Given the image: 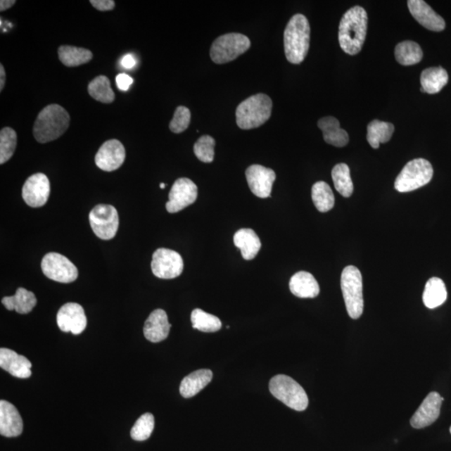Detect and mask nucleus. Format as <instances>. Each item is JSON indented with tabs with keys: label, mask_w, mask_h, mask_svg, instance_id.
Instances as JSON below:
<instances>
[{
	"label": "nucleus",
	"mask_w": 451,
	"mask_h": 451,
	"mask_svg": "<svg viewBox=\"0 0 451 451\" xmlns=\"http://www.w3.org/2000/svg\"><path fill=\"white\" fill-rule=\"evenodd\" d=\"M368 29V15L364 8L355 6L342 17L338 42L348 55L355 56L363 47Z\"/></svg>",
	"instance_id": "obj_1"
},
{
	"label": "nucleus",
	"mask_w": 451,
	"mask_h": 451,
	"mask_svg": "<svg viewBox=\"0 0 451 451\" xmlns=\"http://www.w3.org/2000/svg\"><path fill=\"white\" fill-rule=\"evenodd\" d=\"M284 52L290 63H302L310 50V25L305 15L298 13L290 19L284 35Z\"/></svg>",
	"instance_id": "obj_2"
},
{
	"label": "nucleus",
	"mask_w": 451,
	"mask_h": 451,
	"mask_svg": "<svg viewBox=\"0 0 451 451\" xmlns=\"http://www.w3.org/2000/svg\"><path fill=\"white\" fill-rule=\"evenodd\" d=\"M70 122V115L61 106L51 104L44 107L34 125L35 140L44 144L58 139L68 129Z\"/></svg>",
	"instance_id": "obj_3"
},
{
	"label": "nucleus",
	"mask_w": 451,
	"mask_h": 451,
	"mask_svg": "<svg viewBox=\"0 0 451 451\" xmlns=\"http://www.w3.org/2000/svg\"><path fill=\"white\" fill-rule=\"evenodd\" d=\"M272 109V101L265 94L250 96L236 108V125L243 129L261 127L270 118Z\"/></svg>",
	"instance_id": "obj_4"
},
{
	"label": "nucleus",
	"mask_w": 451,
	"mask_h": 451,
	"mask_svg": "<svg viewBox=\"0 0 451 451\" xmlns=\"http://www.w3.org/2000/svg\"><path fill=\"white\" fill-rule=\"evenodd\" d=\"M271 394L297 412H303L309 405V398L303 388L291 377L276 375L269 383Z\"/></svg>",
	"instance_id": "obj_5"
},
{
	"label": "nucleus",
	"mask_w": 451,
	"mask_h": 451,
	"mask_svg": "<svg viewBox=\"0 0 451 451\" xmlns=\"http://www.w3.org/2000/svg\"><path fill=\"white\" fill-rule=\"evenodd\" d=\"M341 288L348 315L358 319L364 312L363 279L356 267L348 266L343 269Z\"/></svg>",
	"instance_id": "obj_6"
},
{
	"label": "nucleus",
	"mask_w": 451,
	"mask_h": 451,
	"mask_svg": "<svg viewBox=\"0 0 451 451\" xmlns=\"http://www.w3.org/2000/svg\"><path fill=\"white\" fill-rule=\"evenodd\" d=\"M433 167L423 158L410 160L397 177L395 189L400 193H409L426 186L432 179Z\"/></svg>",
	"instance_id": "obj_7"
},
{
	"label": "nucleus",
	"mask_w": 451,
	"mask_h": 451,
	"mask_svg": "<svg viewBox=\"0 0 451 451\" xmlns=\"http://www.w3.org/2000/svg\"><path fill=\"white\" fill-rule=\"evenodd\" d=\"M250 46L251 42L246 35L239 33L226 34L214 40L210 56L214 63L227 64L243 55Z\"/></svg>",
	"instance_id": "obj_8"
},
{
	"label": "nucleus",
	"mask_w": 451,
	"mask_h": 451,
	"mask_svg": "<svg viewBox=\"0 0 451 451\" xmlns=\"http://www.w3.org/2000/svg\"><path fill=\"white\" fill-rule=\"evenodd\" d=\"M89 220L94 234L102 240L113 239L117 234L119 215L117 210L111 205H97L91 210Z\"/></svg>",
	"instance_id": "obj_9"
},
{
	"label": "nucleus",
	"mask_w": 451,
	"mask_h": 451,
	"mask_svg": "<svg viewBox=\"0 0 451 451\" xmlns=\"http://www.w3.org/2000/svg\"><path fill=\"white\" fill-rule=\"evenodd\" d=\"M43 274L56 282L70 284L78 278L77 267L68 258L57 253H47L42 259Z\"/></svg>",
	"instance_id": "obj_10"
},
{
	"label": "nucleus",
	"mask_w": 451,
	"mask_h": 451,
	"mask_svg": "<svg viewBox=\"0 0 451 451\" xmlns=\"http://www.w3.org/2000/svg\"><path fill=\"white\" fill-rule=\"evenodd\" d=\"M184 262L179 253L167 248H159L153 253L151 270L162 279H173L182 274Z\"/></svg>",
	"instance_id": "obj_11"
},
{
	"label": "nucleus",
	"mask_w": 451,
	"mask_h": 451,
	"mask_svg": "<svg viewBox=\"0 0 451 451\" xmlns=\"http://www.w3.org/2000/svg\"><path fill=\"white\" fill-rule=\"evenodd\" d=\"M198 190L195 183L189 178L177 179L169 193L166 208L170 213H177L190 206L198 198Z\"/></svg>",
	"instance_id": "obj_12"
},
{
	"label": "nucleus",
	"mask_w": 451,
	"mask_h": 451,
	"mask_svg": "<svg viewBox=\"0 0 451 451\" xmlns=\"http://www.w3.org/2000/svg\"><path fill=\"white\" fill-rule=\"evenodd\" d=\"M51 195V183L44 173H37L26 180L22 189V196L31 208H42L48 202Z\"/></svg>",
	"instance_id": "obj_13"
},
{
	"label": "nucleus",
	"mask_w": 451,
	"mask_h": 451,
	"mask_svg": "<svg viewBox=\"0 0 451 451\" xmlns=\"http://www.w3.org/2000/svg\"><path fill=\"white\" fill-rule=\"evenodd\" d=\"M57 324L61 331L72 333L77 336L84 332L87 325V319L82 305L75 303H65L58 312Z\"/></svg>",
	"instance_id": "obj_14"
},
{
	"label": "nucleus",
	"mask_w": 451,
	"mask_h": 451,
	"mask_svg": "<svg viewBox=\"0 0 451 451\" xmlns=\"http://www.w3.org/2000/svg\"><path fill=\"white\" fill-rule=\"evenodd\" d=\"M246 177L249 189L254 195L260 198H269L276 179L274 170L261 165H252L246 171Z\"/></svg>",
	"instance_id": "obj_15"
},
{
	"label": "nucleus",
	"mask_w": 451,
	"mask_h": 451,
	"mask_svg": "<svg viewBox=\"0 0 451 451\" xmlns=\"http://www.w3.org/2000/svg\"><path fill=\"white\" fill-rule=\"evenodd\" d=\"M126 159V150L122 142L113 139L100 147L96 155V164L104 172H114L122 166Z\"/></svg>",
	"instance_id": "obj_16"
},
{
	"label": "nucleus",
	"mask_w": 451,
	"mask_h": 451,
	"mask_svg": "<svg viewBox=\"0 0 451 451\" xmlns=\"http://www.w3.org/2000/svg\"><path fill=\"white\" fill-rule=\"evenodd\" d=\"M443 400V397L438 393H430L410 419V425L414 428H423L432 425L440 417Z\"/></svg>",
	"instance_id": "obj_17"
},
{
	"label": "nucleus",
	"mask_w": 451,
	"mask_h": 451,
	"mask_svg": "<svg viewBox=\"0 0 451 451\" xmlns=\"http://www.w3.org/2000/svg\"><path fill=\"white\" fill-rule=\"evenodd\" d=\"M408 7L414 19L427 30L436 32L445 30V22L443 18L423 0H409Z\"/></svg>",
	"instance_id": "obj_18"
},
{
	"label": "nucleus",
	"mask_w": 451,
	"mask_h": 451,
	"mask_svg": "<svg viewBox=\"0 0 451 451\" xmlns=\"http://www.w3.org/2000/svg\"><path fill=\"white\" fill-rule=\"evenodd\" d=\"M0 367L19 379H28L32 374L30 361L10 348H2L0 350Z\"/></svg>",
	"instance_id": "obj_19"
},
{
	"label": "nucleus",
	"mask_w": 451,
	"mask_h": 451,
	"mask_svg": "<svg viewBox=\"0 0 451 451\" xmlns=\"http://www.w3.org/2000/svg\"><path fill=\"white\" fill-rule=\"evenodd\" d=\"M23 419L10 402L0 401V434L6 437H17L23 432Z\"/></svg>",
	"instance_id": "obj_20"
},
{
	"label": "nucleus",
	"mask_w": 451,
	"mask_h": 451,
	"mask_svg": "<svg viewBox=\"0 0 451 451\" xmlns=\"http://www.w3.org/2000/svg\"><path fill=\"white\" fill-rule=\"evenodd\" d=\"M171 327L167 312L163 310H155L146 319L143 332L147 341L159 343L168 337Z\"/></svg>",
	"instance_id": "obj_21"
},
{
	"label": "nucleus",
	"mask_w": 451,
	"mask_h": 451,
	"mask_svg": "<svg viewBox=\"0 0 451 451\" xmlns=\"http://www.w3.org/2000/svg\"><path fill=\"white\" fill-rule=\"evenodd\" d=\"M290 291L300 298H314L320 292L319 283L315 277L307 272H298L294 274L289 282Z\"/></svg>",
	"instance_id": "obj_22"
},
{
	"label": "nucleus",
	"mask_w": 451,
	"mask_h": 451,
	"mask_svg": "<svg viewBox=\"0 0 451 451\" xmlns=\"http://www.w3.org/2000/svg\"><path fill=\"white\" fill-rule=\"evenodd\" d=\"M318 127L323 132L324 141L329 145L343 147L350 141L345 129L341 127V123L333 116L321 118L318 122Z\"/></svg>",
	"instance_id": "obj_23"
},
{
	"label": "nucleus",
	"mask_w": 451,
	"mask_h": 451,
	"mask_svg": "<svg viewBox=\"0 0 451 451\" xmlns=\"http://www.w3.org/2000/svg\"><path fill=\"white\" fill-rule=\"evenodd\" d=\"M212 376L213 374L210 369H199L191 373L182 379L180 394L186 399L191 398L212 381Z\"/></svg>",
	"instance_id": "obj_24"
},
{
	"label": "nucleus",
	"mask_w": 451,
	"mask_h": 451,
	"mask_svg": "<svg viewBox=\"0 0 451 451\" xmlns=\"http://www.w3.org/2000/svg\"><path fill=\"white\" fill-rule=\"evenodd\" d=\"M234 242L241 250L245 260H253L261 248V241L253 229H243L236 232Z\"/></svg>",
	"instance_id": "obj_25"
},
{
	"label": "nucleus",
	"mask_w": 451,
	"mask_h": 451,
	"mask_svg": "<svg viewBox=\"0 0 451 451\" xmlns=\"http://www.w3.org/2000/svg\"><path fill=\"white\" fill-rule=\"evenodd\" d=\"M2 303L8 310H15L18 314L27 315L37 305V298L32 292L19 288L13 296L4 297Z\"/></svg>",
	"instance_id": "obj_26"
},
{
	"label": "nucleus",
	"mask_w": 451,
	"mask_h": 451,
	"mask_svg": "<svg viewBox=\"0 0 451 451\" xmlns=\"http://www.w3.org/2000/svg\"><path fill=\"white\" fill-rule=\"evenodd\" d=\"M448 80L447 71L440 66L424 70L421 75V91L431 95L439 93L448 83Z\"/></svg>",
	"instance_id": "obj_27"
},
{
	"label": "nucleus",
	"mask_w": 451,
	"mask_h": 451,
	"mask_svg": "<svg viewBox=\"0 0 451 451\" xmlns=\"http://www.w3.org/2000/svg\"><path fill=\"white\" fill-rule=\"evenodd\" d=\"M447 299V290L443 280L439 278H431L426 284L423 293V302L428 309H436L440 307Z\"/></svg>",
	"instance_id": "obj_28"
},
{
	"label": "nucleus",
	"mask_w": 451,
	"mask_h": 451,
	"mask_svg": "<svg viewBox=\"0 0 451 451\" xmlns=\"http://www.w3.org/2000/svg\"><path fill=\"white\" fill-rule=\"evenodd\" d=\"M367 141L374 149H378L382 143L391 139L395 132L394 125L390 122L374 120L370 122L367 129Z\"/></svg>",
	"instance_id": "obj_29"
},
{
	"label": "nucleus",
	"mask_w": 451,
	"mask_h": 451,
	"mask_svg": "<svg viewBox=\"0 0 451 451\" xmlns=\"http://www.w3.org/2000/svg\"><path fill=\"white\" fill-rule=\"evenodd\" d=\"M61 63L68 67H77L88 63L92 60L93 55L87 49L62 46L58 50Z\"/></svg>",
	"instance_id": "obj_30"
},
{
	"label": "nucleus",
	"mask_w": 451,
	"mask_h": 451,
	"mask_svg": "<svg viewBox=\"0 0 451 451\" xmlns=\"http://www.w3.org/2000/svg\"><path fill=\"white\" fill-rule=\"evenodd\" d=\"M396 61L402 65L409 66L422 61L423 52L417 42L406 40L397 44L395 51Z\"/></svg>",
	"instance_id": "obj_31"
},
{
	"label": "nucleus",
	"mask_w": 451,
	"mask_h": 451,
	"mask_svg": "<svg viewBox=\"0 0 451 451\" xmlns=\"http://www.w3.org/2000/svg\"><path fill=\"white\" fill-rule=\"evenodd\" d=\"M312 199L321 212H327L334 207V195L331 187L324 182H316L312 187Z\"/></svg>",
	"instance_id": "obj_32"
},
{
	"label": "nucleus",
	"mask_w": 451,
	"mask_h": 451,
	"mask_svg": "<svg viewBox=\"0 0 451 451\" xmlns=\"http://www.w3.org/2000/svg\"><path fill=\"white\" fill-rule=\"evenodd\" d=\"M88 92L93 99L105 104H110L115 100V93L110 87V80L105 75H99L89 84Z\"/></svg>",
	"instance_id": "obj_33"
},
{
	"label": "nucleus",
	"mask_w": 451,
	"mask_h": 451,
	"mask_svg": "<svg viewBox=\"0 0 451 451\" xmlns=\"http://www.w3.org/2000/svg\"><path fill=\"white\" fill-rule=\"evenodd\" d=\"M332 178L338 193L345 198H350L354 191L350 167L345 163L336 165L332 170Z\"/></svg>",
	"instance_id": "obj_34"
},
{
	"label": "nucleus",
	"mask_w": 451,
	"mask_h": 451,
	"mask_svg": "<svg viewBox=\"0 0 451 451\" xmlns=\"http://www.w3.org/2000/svg\"><path fill=\"white\" fill-rule=\"evenodd\" d=\"M191 324L195 329L204 333H215L222 328V322L217 317L196 309L191 312Z\"/></svg>",
	"instance_id": "obj_35"
},
{
	"label": "nucleus",
	"mask_w": 451,
	"mask_h": 451,
	"mask_svg": "<svg viewBox=\"0 0 451 451\" xmlns=\"http://www.w3.org/2000/svg\"><path fill=\"white\" fill-rule=\"evenodd\" d=\"M17 146V134L11 127H4L0 132V164L10 160Z\"/></svg>",
	"instance_id": "obj_36"
},
{
	"label": "nucleus",
	"mask_w": 451,
	"mask_h": 451,
	"mask_svg": "<svg viewBox=\"0 0 451 451\" xmlns=\"http://www.w3.org/2000/svg\"><path fill=\"white\" fill-rule=\"evenodd\" d=\"M155 426L153 414L146 413L137 419L132 428L131 436L134 440L144 441L150 438Z\"/></svg>",
	"instance_id": "obj_37"
},
{
	"label": "nucleus",
	"mask_w": 451,
	"mask_h": 451,
	"mask_svg": "<svg viewBox=\"0 0 451 451\" xmlns=\"http://www.w3.org/2000/svg\"><path fill=\"white\" fill-rule=\"evenodd\" d=\"M215 145L216 141L213 137L208 135L201 136L194 145L193 150L196 158L205 163H212L214 154H215V151H214Z\"/></svg>",
	"instance_id": "obj_38"
},
{
	"label": "nucleus",
	"mask_w": 451,
	"mask_h": 451,
	"mask_svg": "<svg viewBox=\"0 0 451 451\" xmlns=\"http://www.w3.org/2000/svg\"><path fill=\"white\" fill-rule=\"evenodd\" d=\"M191 122V111L186 106H178L174 113L169 128L173 133L179 134L189 128Z\"/></svg>",
	"instance_id": "obj_39"
},
{
	"label": "nucleus",
	"mask_w": 451,
	"mask_h": 451,
	"mask_svg": "<svg viewBox=\"0 0 451 451\" xmlns=\"http://www.w3.org/2000/svg\"><path fill=\"white\" fill-rule=\"evenodd\" d=\"M116 84L120 91H127L133 83V79L127 74H119L116 77Z\"/></svg>",
	"instance_id": "obj_40"
},
{
	"label": "nucleus",
	"mask_w": 451,
	"mask_h": 451,
	"mask_svg": "<svg viewBox=\"0 0 451 451\" xmlns=\"http://www.w3.org/2000/svg\"><path fill=\"white\" fill-rule=\"evenodd\" d=\"M91 4L94 8L100 11H110L115 8L113 0H91Z\"/></svg>",
	"instance_id": "obj_41"
},
{
	"label": "nucleus",
	"mask_w": 451,
	"mask_h": 451,
	"mask_svg": "<svg viewBox=\"0 0 451 451\" xmlns=\"http://www.w3.org/2000/svg\"><path fill=\"white\" fill-rule=\"evenodd\" d=\"M120 64H122L125 69L129 70L132 69L133 67L136 65V61L135 58L132 55H127L122 58V63Z\"/></svg>",
	"instance_id": "obj_42"
},
{
	"label": "nucleus",
	"mask_w": 451,
	"mask_h": 451,
	"mask_svg": "<svg viewBox=\"0 0 451 451\" xmlns=\"http://www.w3.org/2000/svg\"><path fill=\"white\" fill-rule=\"evenodd\" d=\"M16 1L15 0H1L0 1V11H6L11 8Z\"/></svg>",
	"instance_id": "obj_43"
},
{
	"label": "nucleus",
	"mask_w": 451,
	"mask_h": 451,
	"mask_svg": "<svg viewBox=\"0 0 451 451\" xmlns=\"http://www.w3.org/2000/svg\"><path fill=\"white\" fill-rule=\"evenodd\" d=\"M6 70H4V65H0V91L4 90V84H6Z\"/></svg>",
	"instance_id": "obj_44"
},
{
	"label": "nucleus",
	"mask_w": 451,
	"mask_h": 451,
	"mask_svg": "<svg viewBox=\"0 0 451 451\" xmlns=\"http://www.w3.org/2000/svg\"><path fill=\"white\" fill-rule=\"evenodd\" d=\"M160 189H164L165 187H166V184H164V183H160Z\"/></svg>",
	"instance_id": "obj_45"
},
{
	"label": "nucleus",
	"mask_w": 451,
	"mask_h": 451,
	"mask_svg": "<svg viewBox=\"0 0 451 451\" xmlns=\"http://www.w3.org/2000/svg\"><path fill=\"white\" fill-rule=\"evenodd\" d=\"M450 433H451V427H450Z\"/></svg>",
	"instance_id": "obj_46"
}]
</instances>
